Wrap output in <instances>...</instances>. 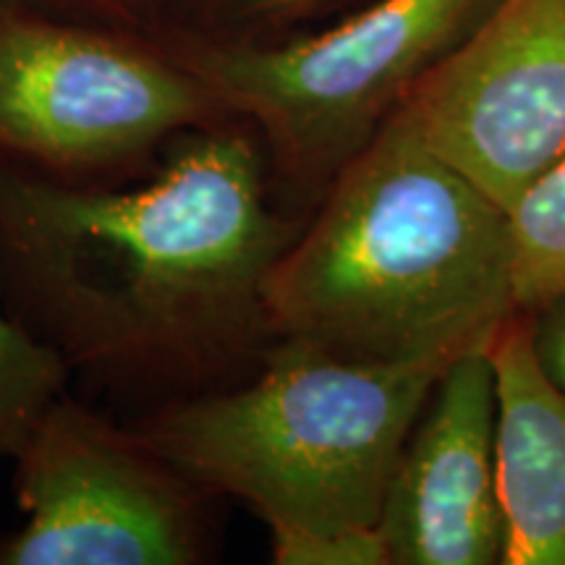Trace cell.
I'll use <instances>...</instances> for the list:
<instances>
[{"instance_id":"cell-4","label":"cell","mask_w":565,"mask_h":565,"mask_svg":"<svg viewBox=\"0 0 565 565\" xmlns=\"http://www.w3.org/2000/svg\"><path fill=\"white\" fill-rule=\"evenodd\" d=\"M494 0H377L330 30L228 42L158 30V40L263 141L270 186L315 207L416 82Z\"/></svg>"},{"instance_id":"cell-15","label":"cell","mask_w":565,"mask_h":565,"mask_svg":"<svg viewBox=\"0 0 565 565\" xmlns=\"http://www.w3.org/2000/svg\"><path fill=\"white\" fill-rule=\"evenodd\" d=\"M529 312V335L542 372L565 391V291L536 303Z\"/></svg>"},{"instance_id":"cell-7","label":"cell","mask_w":565,"mask_h":565,"mask_svg":"<svg viewBox=\"0 0 565 565\" xmlns=\"http://www.w3.org/2000/svg\"><path fill=\"white\" fill-rule=\"evenodd\" d=\"M398 108L511 210L565 152V0H494Z\"/></svg>"},{"instance_id":"cell-2","label":"cell","mask_w":565,"mask_h":565,"mask_svg":"<svg viewBox=\"0 0 565 565\" xmlns=\"http://www.w3.org/2000/svg\"><path fill=\"white\" fill-rule=\"evenodd\" d=\"M263 303L275 338L448 366L487 349L519 309L511 217L395 108L324 189Z\"/></svg>"},{"instance_id":"cell-6","label":"cell","mask_w":565,"mask_h":565,"mask_svg":"<svg viewBox=\"0 0 565 565\" xmlns=\"http://www.w3.org/2000/svg\"><path fill=\"white\" fill-rule=\"evenodd\" d=\"M21 526L0 565H196L207 561L204 500L134 427L68 391L13 458Z\"/></svg>"},{"instance_id":"cell-3","label":"cell","mask_w":565,"mask_h":565,"mask_svg":"<svg viewBox=\"0 0 565 565\" xmlns=\"http://www.w3.org/2000/svg\"><path fill=\"white\" fill-rule=\"evenodd\" d=\"M443 370L275 338L249 383L147 408L131 427L200 490L242 500L267 529H374Z\"/></svg>"},{"instance_id":"cell-12","label":"cell","mask_w":565,"mask_h":565,"mask_svg":"<svg viewBox=\"0 0 565 565\" xmlns=\"http://www.w3.org/2000/svg\"><path fill=\"white\" fill-rule=\"evenodd\" d=\"M330 3L333 0H162L160 30L252 42L263 38V30L307 19Z\"/></svg>"},{"instance_id":"cell-13","label":"cell","mask_w":565,"mask_h":565,"mask_svg":"<svg viewBox=\"0 0 565 565\" xmlns=\"http://www.w3.org/2000/svg\"><path fill=\"white\" fill-rule=\"evenodd\" d=\"M275 565H391L380 529H270Z\"/></svg>"},{"instance_id":"cell-11","label":"cell","mask_w":565,"mask_h":565,"mask_svg":"<svg viewBox=\"0 0 565 565\" xmlns=\"http://www.w3.org/2000/svg\"><path fill=\"white\" fill-rule=\"evenodd\" d=\"M68 380L61 359L0 303V458L19 456Z\"/></svg>"},{"instance_id":"cell-10","label":"cell","mask_w":565,"mask_h":565,"mask_svg":"<svg viewBox=\"0 0 565 565\" xmlns=\"http://www.w3.org/2000/svg\"><path fill=\"white\" fill-rule=\"evenodd\" d=\"M511 217L515 307L565 291V152L521 192Z\"/></svg>"},{"instance_id":"cell-14","label":"cell","mask_w":565,"mask_h":565,"mask_svg":"<svg viewBox=\"0 0 565 565\" xmlns=\"http://www.w3.org/2000/svg\"><path fill=\"white\" fill-rule=\"evenodd\" d=\"M21 3L134 32H158L162 24V0H21Z\"/></svg>"},{"instance_id":"cell-9","label":"cell","mask_w":565,"mask_h":565,"mask_svg":"<svg viewBox=\"0 0 565 565\" xmlns=\"http://www.w3.org/2000/svg\"><path fill=\"white\" fill-rule=\"evenodd\" d=\"M487 351L498 391L503 565H565V391L536 362L529 322L511 317Z\"/></svg>"},{"instance_id":"cell-8","label":"cell","mask_w":565,"mask_h":565,"mask_svg":"<svg viewBox=\"0 0 565 565\" xmlns=\"http://www.w3.org/2000/svg\"><path fill=\"white\" fill-rule=\"evenodd\" d=\"M494 422L490 351L463 353L437 377L387 482L377 529L391 565L503 563Z\"/></svg>"},{"instance_id":"cell-1","label":"cell","mask_w":565,"mask_h":565,"mask_svg":"<svg viewBox=\"0 0 565 565\" xmlns=\"http://www.w3.org/2000/svg\"><path fill=\"white\" fill-rule=\"evenodd\" d=\"M270 196L263 141L242 118L181 134L129 183L0 166V303L68 374L113 395L154 408L215 391L275 338L263 288L301 223Z\"/></svg>"},{"instance_id":"cell-5","label":"cell","mask_w":565,"mask_h":565,"mask_svg":"<svg viewBox=\"0 0 565 565\" xmlns=\"http://www.w3.org/2000/svg\"><path fill=\"white\" fill-rule=\"evenodd\" d=\"M233 118L154 32L0 0V166L110 186L181 134Z\"/></svg>"}]
</instances>
